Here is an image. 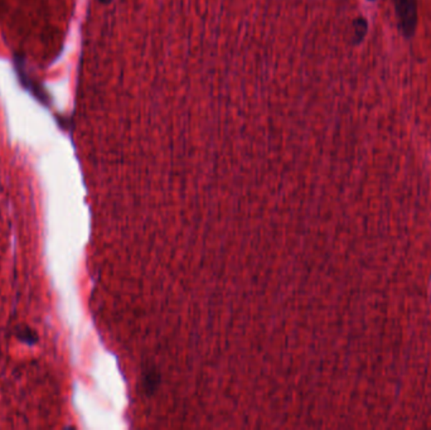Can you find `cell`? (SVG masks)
I'll return each instance as SVG.
<instances>
[{
    "mask_svg": "<svg viewBox=\"0 0 431 430\" xmlns=\"http://www.w3.org/2000/svg\"><path fill=\"white\" fill-rule=\"evenodd\" d=\"M400 29L406 38H411L417 24L416 0H394Z\"/></svg>",
    "mask_w": 431,
    "mask_h": 430,
    "instance_id": "1",
    "label": "cell"
},
{
    "mask_svg": "<svg viewBox=\"0 0 431 430\" xmlns=\"http://www.w3.org/2000/svg\"><path fill=\"white\" fill-rule=\"evenodd\" d=\"M15 66H17V72H18V77H19V80H21V85H23L27 90L30 91L38 100H41L43 104H46V103L49 101L47 94H46L41 87H38V86L35 85V83H33V80L29 77L28 72H27V69L24 67V61L21 60V57L17 58Z\"/></svg>",
    "mask_w": 431,
    "mask_h": 430,
    "instance_id": "2",
    "label": "cell"
},
{
    "mask_svg": "<svg viewBox=\"0 0 431 430\" xmlns=\"http://www.w3.org/2000/svg\"><path fill=\"white\" fill-rule=\"evenodd\" d=\"M353 29H355V35H353V42L358 43L363 40V37L367 32V23L364 19H357L353 24Z\"/></svg>",
    "mask_w": 431,
    "mask_h": 430,
    "instance_id": "3",
    "label": "cell"
},
{
    "mask_svg": "<svg viewBox=\"0 0 431 430\" xmlns=\"http://www.w3.org/2000/svg\"><path fill=\"white\" fill-rule=\"evenodd\" d=\"M369 1H375V0H369Z\"/></svg>",
    "mask_w": 431,
    "mask_h": 430,
    "instance_id": "4",
    "label": "cell"
}]
</instances>
